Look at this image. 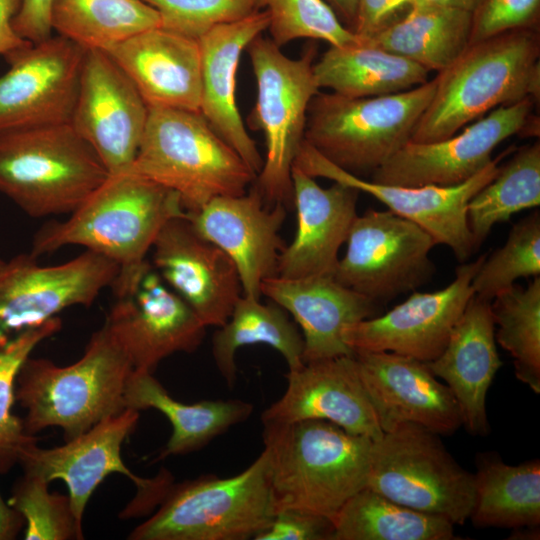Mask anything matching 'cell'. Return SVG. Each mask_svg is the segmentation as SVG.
<instances>
[{"mask_svg":"<svg viewBox=\"0 0 540 540\" xmlns=\"http://www.w3.org/2000/svg\"><path fill=\"white\" fill-rule=\"evenodd\" d=\"M275 513L302 510L331 520L366 488L373 439L324 420L263 424Z\"/></svg>","mask_w":540,"mask_h":540,"instance_id":"cell-1","label":"cell"},{"mask_svg":"<svg viewBox=\"0 0 540 540\" xmlns=\"http://www.w3.org/2000/svg\"><path fill=\"white\" fill-rule=\"evenodd\" d=\"M540 38L533 27L470 43L438 72L434 95L411 140H444L490 111L540 95Z\"/></svg>","mask_w":540,"mask_h":540,"instance_id":"cell-2","label":"cell"},{"mask_svg":"<svg viewBox=\"0 0 540 540\" xmlns=\"http://www.w3.org/2000/svg\"><path fill=\"white\" fill-rule=\"evenodd\" d=\"M186 214L177 193L129 169L109 175L67 220L42 227L31 255L79 245L116 262L119 270L134 269L146 261L162 227Z\"/></svg>","mask_w":540,"mask_h":540,"instance_id":"cell-3","label":"cell"},{"mask_svg":"<svg viewBox=\"0 0 540 540\" xmlns=\"http://www.w3.org/2000/svg\"><path fill=\"white\" fill-rule=\"evenodd\" d=\"M133 370L104 326L93 333L83 356L71 365L28 357L15 384V400L26 410V432L34 435L56 426L62 428L67 441L122 412Z\"/></svg>","mask_w":540,"mask_h":540,"instance_id":"cell-4","label":"cell"},{"mask_svg":"<svg viewBox=\"0 0 540 540\" xmlns=\"http://www.w3.org/2000/svg\"><path fill=\"white\" fill-rule=\"evenodd\" d=\"M130 170L177 193L187 213L244 194L256 178L200 112L160 107L149 108Z\"/></svg>","mask_w":540,"mask_h":540,"instance_id":"cell-5","label":"cell"},{"mask_svg":"<svg viewBox=\"0 0 540 540\" xmlns=\"http://www.w3.org/2000/svg\"><path fill=\"white\" fill-rule=\"evenodd\" d=\"M436 89V79L410 90L365 98L318 92L311 100L304 140L329 162L364 178L411 140Z\"/></svg>","mask_w":540,"mask_h":540,"instance_id":"cell-6","label":"cell"},{"mask_svg":"<svg viewBox=\"0 0 540 540\" xmlns=\"http://www.w3.org/2000/svg\"><path fill=\"white\" fill-rule=\"evenodd\" d=\"M108 176L70 123L0 132V192L30 216L72 213Z\"/></svg>","mask_w":540,"mask_h":540,"instance_id":"cell-7","label":"cell"},{"mask_svg":"<svg viewBox=\"0 0 540 540\" xmlns=\"http://www.w3.org/2000/svg\"><path fill=\"white\" fill-rule=\"evenodd\" d=\"M275 515L266 452L239 474L203 475L171 484L160 507L132 540H247Z\"/></svg>","mask_w":540,"mask_h":540,"instance_id":"cell-8","label":"cell"},{"mask_svg":"<svg viewBox=\"0 0 540 540\" xmlns=\"http://www.w3.org/2000/svg\"><path fill=\"white\" fill-rule=\"evenodd\" d=\"M246 50L257 85L249 125L262 131L266 145L254 185L266 205L289 207L293 204L291 173L304 141L308 107L320 91L313 71L317 49L309 45L294 59L271 39L259 35Z\"/></svg>","mask_w":540,"mask_h":540,"instance_id":"cell-9","label":"cell"},{"mask_svg":"<svg viewBox=\"0 0 540 540\" xmlns=\"http://www.w3.org/2000/svg\"><path fill=\"white\" fill-rule=\"evenodd\" d=\"M366 488L463 525L474 504L475 477L456 462L438 434L406 422L373 441Z\"/></svg>","mask_w":540,"mask_h":540,"instance_id":"cell-10","label":"cell"},{"mask_svg":"<svg viewBox=\"0 0 540 540\" xmlns=\"http://www.w3.org/2000/svg\"><path fill=\"white\" fill-rule=\"evenodd\" d=\"M138 420L139 411L127 408L101 420L64 445L45 449L37 442L32 443L22 450L18 462L24 473L37 475L48 483L57 479L65 482L73 514L80 525L89 498L113 473L127 476L138 489L125 515L143 514L160 504L172 482L167 472L152 479L136 476L123 462L121 446Z\"/></svg>","mask_w":540,"mask_h":540,"instance_id":"cell-11","label":"cell"},{"mask_svg":"<svg viewBox=\"0 0 540 540\" xmlns=\"http://www.w3.org/2000/svg\"><path fill=\"white\" fill-rule=\"evenodd\" d=\"M346 243L334 279L377 304L416 290L435 271L429 257L434 239L390 210L357 215Z\"/></svg>","mask_w":540,"mask_h":540,"instance_id":"cell-12","label":"cell"},{"mask_svg":"<svg viewBox=\"0 0 540 540\" xmlns=\"http://www.w3.org/2000/svg\"><path fill=\"white\" fill-rule=\"evenodd\" d=\"M111 287L115 301L103 326L134 370L153 373L166 357L201 345L207 327L148 262Z\"/></svg>","mask_w":540,"mask_h":540,"instance_id":"cell-13","label":"cell"},{"mask_svg":"<svg viewBox=\"0 0 540 540\" xmlns=\"http://www.w3.org/2000/svg\"><path fill=\"white\" fill-rule=\"evenodd\" d=\"M119 265L96 252L55 266H41L33 255L14 257L0 271V346L72 306H89L112 286Z\"/></svg>","mask_w":540,"mask_h":540,"instance_id":"cell-14","label":"cell"},{"mask_svg":"<svg viewBox=\"0 0 540 540\" xmlns=\"http://www.w3.org/2000/svg\"><path fill=\"white\" fill-rule=\"evenodd\" d=\"M534 104L525 98L499 106L444 140L408 141L371 175V181L404 187L462 184L492 160L500 143L524 131L530 135Z\"/></svg>","mask_w":540,"mask_h":540,"instance_id":"cell-15","label":"cell"},{"mask_svg":"<svg viewBox=\"0 0 540 540\" xmlns=\"http://www.w3.org/2000/svg\"><path fill=\"white\" fill-rule=\"evenodd\" d=\"M506 153L492 159L466 182L447 187H404L366 180L329 162L305 140L294 165L313 178H327L373 196L391 212L423 228L436 244L449 247L456 259L463 263L476 251L467 222V205L496 176L498 164Z\"/></svg>","mask_w":540,"mask_h":540,"instance_id":"cell-16","label":"cell"},{"mask_svg":"<svg viewBox=\"0 0 540 540\" xmlns=\"http://www.w3.org/2000/svg\"><path fill=\"white\" fill-rule=\"evenodd\" d=\"M86 49L60 35L7 56L0 132L70 123Z\"/></svg>","mask_w":540,"mask_h":540,"instance_id":"cell-17","label":"cell"},{"mask_svg":"<svg viewBox=\"0 0 540 540\" xmlns=\"http://www.w3.org/2000/svg\"><path fill=\"white\" fill-rule=\"evenodd\" d=\"M148 113L135 85L109 55L86 50L70 124L109 175L130 169Z\"/></svg>","mask_w":540,"mask_h":540,"instance_id":"cell-18","label":"cell"},{"mask_svg":"<svg viewBox=\"0 0 540 540\" xmlns=\"http://www.w3.org/2000/svg\"><path fill=\"white\" fill-rule=\"evenodd\" d=\"M486 255L461 263L454 280L443 289L413 292L385 314L347 326L345 344L353 352L387 351L423 362L434 360L474 295L472 280Z\"/></svg>","mask_w":540,"mask_h":540,"instance_id":"cell-19","label":"cell"},{"mask_svg":"<svg viewBox=\"0 0 540 540\" xmlns=\"http://www.w3.org/2000/svg\"><path fill=\"white\" fill-rule=\"evenodd\" d=\"M153 266L206 327L222 326L243 294L237 268L185 216L170 219L153 245Z\"/></svg>","mask_w":540,"mask_h":540,"instance_id":"cell-20","label":"cell"},{"mask_svg":"<svg viewBox=\"0 0 540 540\" xmlns=\"http://www.w3.org/2000/svg\"><path fill=\"white\" fill-rule=\"evenodd\" d=\"M353 358L383 432L406 422L438 435L462 426L454 396L426 362L387 351H355Z\"/></svg>","mask_w":540,"mask_h":540,"instance_id":"cell-21","label":"cell"},{"mask_svg":"<svg viewBox=\"0 0 540 540\" xmlns=\"http://www.w3.org/2000/svg\"><path fill=\"white\" fill-rule=\"evenodd\" d=\"M286 206L265 204L254 185L241 195L219 196L187 213L196 231L221 248L239 273L243 295L260 298L264 280L277 275L285 247L280 236Z\"/></svg>","mask_w":540,"mask_h":540,"instance_id":"cell-22","label":"cell"},{"mask_svg":"<svg viewBox=\"0 0 540 540\" xmlns=\"http://www.w3.org/2000/svg\"><path fill=\"white\" fill-rule=\"evenodd\" d=\"M286 379L283 395L261 414L262 424L324 420L373 440L383 435L353 354L305 362Z\"/></svg>","mask_w":540,"mask_h":540,"instance_id":"cell-23","label":"cell"},{"mask_svg":"<svg viewBox=\"0 0 540 540\" xmlns=\"http://www.w3.org/2000/svg\"><path fill=\"white\" fill-rule=\"evenodd\" d=\"M291 179L297 229L292 242L279 255L277 276H333L339 250L358 215L360 192L339 182L321 187L295 165Z\"/></svg>","mask_w":540,"mask_h":540,"instance_id":"cell-24","label":"cell"},{"mask_svg":"<svg viewBox=\"0 0 540 540\" xmlns=\"http://www.w3.org/2000/svg\"><path fill=\"white\" fill-rule=\"evenodd\" d=\"M104 52L128 76L149 108L200 112L202 80L198 39L159 26Z\"/></svg>","mask_w":540,"mask_h":540,"instance_id":"cell-25","label":"cell"},{"mask_svg":"<svg viewBox=\"0 0 540 540\" xmlns=\"http://www.w3.org/2000/svg\"><path fill=\"white\" fill-rule=\"evenodd\" d=\"M261 295L281 306L299 325L304 363L352 355L354 352L343 340L344 328L376 316L379 309L377 303L333 276L276 275L263 281Z\"/></svg>","mask_w":540,"mask_h":540,"instance_id":"cell-26","label":"cell"},{"mask_svg":"<svg viewBox=\"0 0 540 540\" xmlns=\"http://www.w3.org/2000/svg\"><path fill=\"white\" fill-rule=\"evenodd\" d=\"M265 10L213 27L198 41L201 50L200 113L257 176L263 158L246 130L236 99L240 57L249 43L268 28Z\"/></svg>","mask_w":540,"mask_h":540,"instance_id":"cell-27","label":"cell"},{"mask_svg":"<svg viewBox=\"0 0 540 540\" xmlns=\"http://www.w3.org/2000/svg\"><path fill=\"white\" fill-rule=\"evenodd\" d=\"M426 363L450 389L460 409L462 426L472 435L489 434L486 397L502 366L491 301L473 295L443 351Z\"/></svg>","mask_w":540,"mask_h":540,"instance_id":"cell-28","label":"cell"},{"mask_svg":"<svg viewBox=\"0 0 540 540\" xmlns=\"http://www.w3.org/2000/svg\"><path fill=\"white\" fill-rule=\"evenodd\" d=\"M125 408L155 409L170 422L171 436L158 459L184 455L207 445L231 427L245 421L253 405L239 399L202 400L186 404L174 399L152 372L133 370L125 388Z\"/></svg>","mask_w":540,"mask_h":540,"instance_id":"cell-29","label":"cell"},{"mask_svg":"<svg viewBox=\"0 0 540 540\" xmlns=\"http://www.w3.org/2000/svg\"><path fill=\"white\" fill-rule=\"evenodd\" d=\"M472 13L452 7L423 5L367 38L368 45L406 58L426 70L450 66L470 43Z\"/></svg>","mask_w":540,"mask_h":540,"instance_id":"cell-30","label":"cell"},{"mask_svg":"<svg viewBox=\"0 0 540 540\" xmlns=\"http://www.w3.org/2000/svg\"><path fill=\"white\" fill-rule=\"evenodd\" d=\"M319 88L350 98L395 94L428 81L429 71L393 53L360 43L330 46L313 65Z\"/></svg>","mask_w":540,"mask_h":540,"instance_id":"cell-31","label":"cell"},{"mask_svg":"<svg viewBox=\"0 0 540 540\" xmlns=\"http://www.w3.org/2000/svg\"><path fill=\"white\" fill-rule=\"evenodd\" d=\"M474 504L469 519L477 528L520 529L540 524V462L517 465L499 457L477 460Z\"/></svg>","mask_w":540,"mask_h":540,"instance_id":"cell-32","label":"cell"},{"mask_svg":"<svg viewBox=\"0 0 540 540\" xmlns=\"http://www.w3.org/2000/svg\"><path fill=\"white\" fill-rule=\"evenodd\" d=\"M255 344H265L278 351L288 370L304 364L303 336L289 313L272 301L263 304L260 298L242 294L228 320L212 337L213 360L229 388L237 379V350Z\"/></svg>","mask_w":540,"mask_h":540,"instance_id":"cell-33","label":"cell"},{"mask_svg":"<svg viewBox=\"0 0 540 540\" xmlns=\"http://www.w3.org/2000/svg\"><path fill=\"white\" fill-rule=\"evenodd\" d=\"M332 540H455L447 519L399 504L364 488L332 520Z\"/></svg>","mask_w":540,"mask_h":540,"instance_id":"cell-34","label":"cell"},{"mask_svg":"<svg viewBox=\"0 0 540 540\" xmlns=\"http://www.w3.org/2000/svg\"><path fill=\"white\" fill-rule=\"evenodd\" d=\"M50 24L84 49L106 50L159 27L158 12L143 0H53Z\"/></svg>","mask_w":540,"mask_h":540,"instance_id":"cell-35","label":"cell"},{"mask_svg":"<svg viewBox=\"0 0 540 540\" xmlns=\"http://www.w3.org/2000/svg\"><path fill=\"white\" fill-rule=\"evenodd\" d=\"M540 205V142L525 145L499 166L496 176L467 205V222L477 251L492 228L515 213Z\"/></svg>","mask_w":540,"mask_h":540,"instance_id":"cell-36","label":"cell"},{"mask_svg":"<svg viewBox=\"0 0 540 540\" xmlns=\"http://www.w3.org/2000/svg\"><path fill=\"white\" fill-rule=\"evenodd\" d=\"M496 342L513 358L515 375L540 393V277L513 284L491 301Z\"/></svg>","mask_w":540,"mask_h":540,"instance_id":"cell-37","label":"cell"},{"mask_svg":"<svg viewBox=\"0 0 540 540\" xmlns=\"http://www.w3.org/2000/svg\"><path fill=\"white\" fill-rule=\"evenodd\" d=\"M60 328L57 316L0 346V473L8 472L18 462L22 450L38 440L26 432L23 420L12 412L16 377L31 351Z\"/></svg>","mask_w":540,"mask_h":540,"instance_id":"cell-38","label":"cell"},{"mask_svg":"<svg viewBox=\"0 0 540 540\" xmlns=\"http://www.w3.org/2000/svg\"><path fill=\"white\" fill-rule=\"evenodd\" d=\"M540 275V212L513 224L505 244L486 255L472 280L474 295L492 301L520 278Z\"/></svg>","mask_w":540,"mask_h":540,"instance_id":"cell-39","label":"cell"},{"mask_svg":"<svg viewBox=\"0 0 540 540\" xmlns=\"http://www.w3.org/2000/svg\"><path fill=\"white\" fill-rule=\"evenodd\" d=\"M271 40L280 48L297 39L348 46L362 39L348 29L324 0H262Z\"/></svg>","mask_w":540,"mask_h":540,"instance_id":"cell-40","label":"cell"},{"mask_svg":"<svg viewBox=\"0 0 540 540\" xmlns=\"http://www.w3.org/2000/svg\"><path fill=\"white\" fill-rule=\"evenodd\" d=\"M41 477L24 473L16 483L8 504L23 517L26 540L83 539L68 495L51 493Z\"/></svg>","mask_w":540,"mask_h":540,"instance_id":"cell-41","label":"cell"},{"mask_svg":"<svg viewBox=\"0 0 540 540\" xmlns=\"http://www.w3.org/2000/svg\"><path fill=\"white\" fill-rule=\"evenodd\" d=\"M160 16V27L199 39L213 27L260 10L262 0H143Z\"/></svg>","mask_w":540,"mask_h":540,"instance_id":"cell-42","label":"cell"},{"mask_svg":"<svg viewBox=\"0 0 540 540\" xmlns=\"http://www.w3.org/2000/svg\"><path fill=\"white\" fill-rule=\"evenodd\" d=\"M539 7L540 0H483L472 13L470 43L514 29L533 27Z\"/></svg>","mask_w":540,"mask_h":540,"instance_id":"cell-43","label":"cell"},{"mask_svg":"<svg viewBox=\"0 0 540 540\" xmlns=\"http://www.w3.org/2000/svg\"><path fill=\"white\" fill-rule=\"evenodd\" d=\"M331 519L302 510L286 509L275 513L269 526L255 540H332Z\"/></svg>","mask_w":540,"mask_h":540,"instance_id":"cell-44","label":"cell"},{"mask_svg":"<svg viewBox=\"0 0 540 540\" xmlns=\"http://www.w3.org/2000/svg\"><path fill=\"white\" fill-rule=\"evenodd\" d=\"M412 0H360L353 32L367 38L399 20L402 11H409Z\"/></svg>","mask_w":540,"mask_h":540,"instance_id":"cell-45","label":"cell"},{"mask_svg":"<svg viewBox=\"0 0 540 540\" xmlns=\"http://www.w3.org/2000/svg\"><path fill=\"white\" fill-rule=\"evenodd\" d=\"M53 0H23L13 28L23 39L42 42L52 36L50 10Z\"/></svg>","mask_w":540,"mask_h":540,"instance_id":"cell-46","label":"cell"},{"mask_svg":"<svg viewBox=\"0 0 540 540\" xmlns=\"http://www.w3.org/2000/svg\"><path fill=\"white\" fill-rule=\"evenodd\" d=\"M23 0H0V56L5 58L32 43L21 38L13 28V21Z\"/></svg>","mask_w":540,"mask_h":540,"instance_id":"cell-47","label":"cell"},{"mask_svg":"<svg viewBox=\"0 0 540 540\" xmlns=\"http://www.w3.org/2000/svg\"><path fill=\"white\" fill-rule=\"evenodd\" d=\"M24 524L21 514L5 503L0 494V540L14 539Z\"/></svg>","mask_w":540,"mask_h":540,"instance_id":"cell-48","label":"cell"},{"mask_svg":"<svg viewBox=\"0 0 540 540\" xmlns=\"http://www.w3.org/2000/svg\"><path fill=\"white\" fill-rule=\"evenodd\" d=\"M345 27L354 29L360 0H324Z\"/></svg>","mask_w":540,"mask_h":540,"instance_id":"cell-49","label":"cell"},{"mask_svg":"<svg viewBox=\"0 0 540 540\" xmlns=\"http://www.w3.org/2000/svg\"><path fill=\"white\" fill-rule=\"evenodd\" d=\"M483 0H421L416 6L432 5L461 9L473 13ZM415 7V6H413Z\"/></svg>","mask_w":540,"mask_h":540,"instance_id":"cell-50","label":"cell"},{"mask_svg":"<svg viewBox=\"0 0 540 540\" xmlns=\"http://www.w3.org/2000/svg\"><path fill=\"white\" fill-rule=\"evenodd\" d=\"M421 0H412V7L418 5Z\"/></svg>","mask_w":540,"mask_h":540,"instance_id":"cell-51","label":"cell"},{"mask_svg":"<svg viewBox=\"0 0 540 540\" xmlns=\"http://www.w3.org/2000/svg\"><path fill=\"white\" fill-rule=\"evenodd\" d=\"M6 262L0 259V271L5 266Z\"/></svg>","mask_w":540,"mask_h":540,"instance_id":"cell-52","label":"cell"}]
</instances>
